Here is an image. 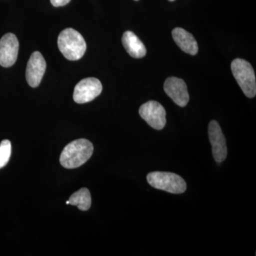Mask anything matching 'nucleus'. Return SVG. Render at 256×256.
<instances>
[{
    "label": "nucleus",
    "instance_id": "4468645a",
    "mask_svg": "<svg viewBox=\"0 0 256 256\" xmlns=\"http://www.w3.org/2000/svg\"><path fill=\"white\" fill-rule=\"evenodd\" d=\"M12 153L11 142L4 140L0 143V169L8 164Z\"/></svg>",
    "mask_w": 256,
    "mask_h": 256
},
{
    "label": "nucleus",
    "instance_id": "9b49d317",
    "mask_svg": "<svg viewBox=\"0 0 256 256\" xmlns=\"http://www.w3.org/2000/svg\"><path fill=\"white\" fill-rule=\"evenodd\" d=\"M172 38L178 46L185 53L196 55L198 53V44L192 34L182 28H175L172 31Z\"/></svg>",
    "mask_w": 256,
    "mask_h": 256
},
{
    "label": "nucleus",
    "instance_id": "1a4fd4ad",
    "mask_svg": "<svg viewBox=\"0 0 256 256\" xmlns=\"http://www.w3.org/2000/svg\"><path fill=\"white\" fill-rule=\"evenodd\" d=\"M46 64L42 54L35 52L32 54L26 66V79L28 85L32 88L40 86L45 72Z\"/></svg>",
    "mask_w": 256,
    "mask_h": 256
},
{
    "label": "nucleus",
    "instance_id": "6e6552de",
    "mask_svg": "<svg viewBox=\"0 0 256 256\" xmlns=\"http://www.w3.org/2000/svg\"><path fill=\"white\" fill-rule=\"evenodd\" d=\"M208 137L212 146V154L217 162H222L227 156V146L222 128L216 120L208 124Z\"/></svg>",
    "mask_w": 256,
    "mask_h": 256
},
{
    "label": "nucleus",
    "instance_id": "7ed1b4c3",
    "mask_svg": "<svg viewBox=\"0 0 256 256\" xmlns=\"http://www.w3.org/2000/svg\"><path fill=\"white\" fill-rule=\"evenodd\" d=\"M232 72L244 94L250 98L255 97L256 76L252 64L242 58H236L232 63Z\"/></svg>",
    "mask_w": 256,
    "mask_h": 256
},
{
    "label": "nucleus",
    "instance_id": "423d86ee",
    "mask_svg": "<svg viewBox=\"0 0 256 256\" xmlns=\"http://www.w3.org/2000/svg\"><path fill=\"white\" fill-rule=\"evenodd\" d=\"M102 84L98 79L86 78L78 82L74 88V100L79 104H86L100 95Z\"/></svg>",
    "mask_w": 256,
    "mask_h": 256
},
{
    "label": "nucleus",
    "instance_id": "a211bd4d",
    "mask_svg": "<svg viewBox=\"0 0 256 256\" xmlns=\"http://www.w3.org/2000/svg\"><path fill=\"white\" fill-rule=\"evenodd\" d=\"M134 1H138V0H134Z\"/></svg>",
    "mask_w": 256,
    "mask_h": 256
},
{
    "label": "nucleus",
    "instance_id": "39448f33",
    "mask_svg": "<svg viewBox=\"0 0 256 256\" xmlns=\"http://www.w3.org/2000/svg\"><path fill=\"white\" fill-rule=\"evenodd\" d=\"M140 116L150 127L160 130L166 124V110L160 102L150 100L140 108Z\"/></svg>",
    "mask_w": 256,
    "mask_h": 256
},
{
    "label": "nucleus",
    "instance_id": "dca6fc26",
    "mask_svg": "<svg viewBox=\"0 0 256 256\" xmlns=\"http://www.w3.org/2000/svg\"><path fill=\"white\" fill-rule=\"evenodd\" d=\"M66 204H69V201L66 202Z\"/></svg>",
    "mask_w": 256,
    "mask_h": 256
},
{
    "label": "nucleus",
    "instance_id": "0eeeda50",
    "mask_svg": "<svg viewBox=\"0 0 256 256\" xmlns=\"http://www.w3.org/2000/svg\"><path fill=\"white\" fill-rule=\"evenodd\" d=\"M20 44L16 36L12 33L6 34L0 40V65L9 68L18 60Z\"/></svg>",
    "mask_w": 256,
    "mask_h": 256
},
{
    "label": "nucleus",
    "instance_id": "f3484780",
    "mask_svg": "<svg viewBox=\"0 0 256 256\" xmlns=\"http://www.w3.org/2000/svg\"><path fill=\"white\" fill-rule=\"evenodd\" d=\"M169 1H170V2H174V0H169Z\"/></svg>",
    "mask_w": 256,
    "mask_h": 256
},
{
    "label": "nucleus",
    "instance_id": "f03ea898",
    "mask_svg": "<svg viewBox=\"0 0 256 256\" xmlns=\"http://www.w3.org/2000/svg\"><path fill=\"white\" fill-rule=\"evenodd\" d=\"M58 46L62 54L70 60H77L84 56L86 43L82 35L74 28H68L60 32Z\"/></svg>",
    "mask_w": 256,
    "mask_h": 256
},
{
    "label": "nucleus",
    "instance_id": "f257e3e1",
    "mask_svg": "<svg viewBox=\"0 0 256 256\" xmlns=\"http://www.w3.org/2000/svg\"><path fill=\"white\" fill-rule=\"evenodd\" d=\"M94 146L86 139H78L64 148L60 156V163L66 169L78 168L92 158Z\"/></svg>",
    "mask_w": 256,
    "mask_h": 256
},
{
    "label": "nucleus",
    "instance_id": "2eb2a0df",
    "mask_svg": "<svg viewBox=\"0 0 256 256\" xmlns=\"http://www.w3.org/2000/svg\"><path fill=\"white\" fill-rule=\"evenodd\" d=\"M70 2V0H50V3L56 8L65 6V5L68 4Z\"/></svg>",
    "mask_w": 256,
    "mask_h": 256
},
{
    "label": "nucleus",
    "instance_id": "f8f14e48",
    "mask_svg": "<svg viewBox=\"0 0 256 256\" xmlns=\"http://www.w3.org/2000/svg\"><path fill=\"white\" fill-rule=\"evenodd\" d=\"M122 43L128 53L133 58H141L146 56V46L132 32H124L122 37Z\"/></svg>",
    "mask_w": 256,
    "mask_h": 256
},
{
    "label": "nucleus",
    "instance_id": "ddd939ff",
    "mask_svg": "<svg viewBox=\"0 0 256 256\" xmlns=\"http://www.w3.org/2000/svg\"><path fill=\"white\" fill-rule=\"evenodd\" d=\"M69 204L78 206L80 210H88L92 206V196L87 188H82L69 198Z\"/></svg>",
    "mask_w": 256,
    "mask_h": 256
},
{
    "label": "nucleus",
    "instance_id": "9d476101",
    "mask_svg": "<svg viewBox=\"0 0 256 256\" xmlns=\"http://www.w3.org/2000/svg\"><path fill=\"white\" fill-rule=\"evenodd\" d=\"M164 90L176 105L185 107L190 100V96L186 84L182 79L176 77L166 78L164 84Z\"/></svg>",
    "mask_w": 256,
    "mask_h": 256
},
{
    "label": "nucleus",
    "instance_id": "20e7f679",
    "mask_svg": "<svg viewBox=\"0 0 256 256\" xmlns=\"http://www.w3.org/2000/svg\"><path fill=\"white\" fill-rule=\"evenodd\" d=\"M146 180L152 188L171 194H182L186 190L184 180L174 173L153 172L148 174Z\"/></svg>",
    "mask_w": 256,
    "mask_h": 256
}]
</instances>
